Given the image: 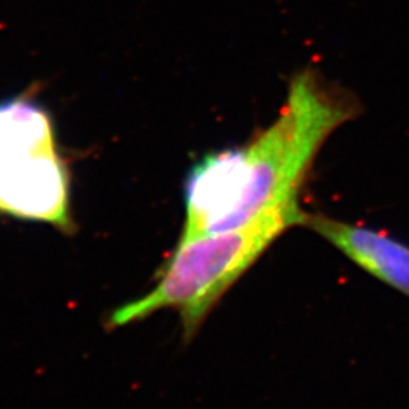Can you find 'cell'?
<instances>
[{
    "mask_svg": "<svg viewBox=\"0 0 409 409\" xmlns=\"http://www.w3.org/2000/svg\"><path fill=\"white\" fill-rule=\"evenodd\" d=\"M303 226L312 229L365 273L409 299V244L383 230L306 214Z\"/></svg>",
    "mask_w": 409,
    "mask_h": 409,
    "instance_id": "cell-4",
    "label": "cell"
},
{
    "mask_svg": "<svg viewBox=\"0 0 409 409\" xmlns=\"http://www.w3.org/2000/svg\"><path fill=\"white\" fill-rule=\"evenodd\" d=\"M0 215L78 230L53 118L31 96L0 102Z\"/></svg>",
    "mask_w": 409,
    "mask_h": 409,
    "instance_id": "cell-3",
    "label": "cell"
},
{
    "mask_svg": "<svg viewBox=\"0 0 409 409\" xmlns=\"http://www.w3.org/2000/svg\"><path fill=\"white\" fill-rule=\"evenodd\" d=\"M305 217L302 208L280 211L233 230L179 240L155 287L140 299L114 309L106 320L108 327L135 323L161 309H176L183 337L190 340L243 273L285 230L303 225Z\"/></svg>",
    "mask_w": 409,
    "mask_h": 409,
    "instance_id": "cell-2",
    "label": "cell"
},
{
    "mask_svg": "<svg viewBox=\"0 0 409 409\" xmlns=\"http://www.w3.org/2000/svg\"><path fill=\"white\" fill-rule=\"evenodd\" d=\"M359 113L356 98L314 70L291 81L278 118L244 147L206 155L185 183L180 240L233 230L300 209L299 193L321 146Z\"/></svg>",
    "mask_w": 409,
    "mask_h": 409,
    "instance_id": "cell-1",
    "label": "cell"
}]
</instances>
